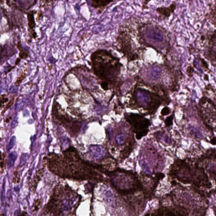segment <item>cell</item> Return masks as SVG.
Returning a JSON list of instances; mask_svg holds the SVG:
<instances>
[{
	"label": "cell",
	"mask_w": 216,
	"mask_h": 216,
	"mask_svg": "<svg viewBox=\"0 0 216 216\" xmlns=\"http://www.w3.org/2000/svg\"><path fill=\"white\" fill-rule=\"evenodd\" d=\"M173 115L170 116L166 118L165 121V125L167 127H169L172 126L173 124Z\"/></svg>",
	"instance_id": "14"
},
{
	"label": "cell",
	"mask_w": 216,
	"mask_h": 216,
	"mask_svg": "<svg viewBox=\"0 0 216 216\" xmlns=\"http://www.w3.org/2000/svg\"><path fill=\"white\" fill-rule=\"evenodd\" d=\"M15 96L13 97L12 98V99H11L9 102H8L7 104L6 105V107H5L4 109H3V112H2V113H4L7 110V109L9 108V107L12 106L13 104L14 103V101H15Z\"/></svg>",
	"instance_id": "18"
},
{
	"label": "cell",
	"mask_w": 216,
	"mask_h": 216,
	"mask_svg": "<svg viewBox=\"0 0 216 216\" xmlns=\"http://www.w3.org/2000/svg\"><path fill=\"white\" fill-rule=\"evenodd\" d=\"M53 113L55 119L61 125H63L66 129H68L74 134H77L80 128L78 122L74 120L69 116L61 108L58 103H54Z\"/></svg>",
	"instance_id": "4"
},
{
	"label": "cell",
	"mask_w": 216,
	"mask_h": 216,
	"mask_svg": "<svg viewBox=\"0 0 216 216\" xmlns=\"http://www.w3.org/2000/svg\"><path fill=\"white\" fill-rule=\"evenodd\" d=\"M209 7L216 10V0H214V3L210 4Z\"/></svg>",
	"instance_id": "22"
},
{
	"label": "cell",
	"mask_w": 216,
	"mask_h": 216,
	"mask_svg": "<svg viewBox=\"0 0 216 216\" xmlns=\"http://www.w3.org/2000/svg\"><path fill=\"white\" fill-rule=\"evenodd\" d=\"M15 141H16V138L15 137H12L11 139L8 147H7V149L8 151L10 150L14 147L15 144Z\"/></svg>",
	"instance_id": "15"
},
{
	"label": "cell",
	"mask_w": 216,
	"mask_h": 216,
	"mask_svg": "<svg viewBox=\"0 0 216 216\" xmlns=\"http://www.w3.org/2000/svg\"><path fill=\"white\" fill-rule=\"evenodd\" d=\"M56 1L57 0H39L40 7L44 9H50Z\"/></svg>",
	"instance_id": "9"
},
{
	"label": "cell",
	"mask_w": 216,
	"mask_h": 216,
	"mask_svg": "<svg viewBox=\"0 0 216 216\" xmlns=\"http://www.w3.org/2000/svg\"><path fill=\"white\" fill-rule=\"evenodd\" d=\"M17 155L16 153H11L9 156V166L11 167L13 166L14 163L17 158Z\"/></svg>",
	"instance_id": "13"
},
{
	"label": "cell",
	"mask_w": 216,
	"mask_h": 216,
	"mask_svg": "<svg viewBox=\"0 0 216 216\" xmlns=\"http://www.w3.org/2000/svg\"><path fill=\"white\" fill-rule=\"evenodd\" d=\"M115 139L118 145H123L126 142V137L123 133H120L117 136Z\"/></svg>",
	"instance_id": "12"
},
{
	"label": "cell",
	"mask_w": 216,
	"mask_h": 216,
	"mask_svg": "<svg viewBox=\"0 0 216 216\" xmlns=\"http://www.w3.org/2000/svg\"><path fill=\"white\" fill-rule=\"evenodd\" d=\"M92 151L95 152H93V153L94 156L98 159L102 158L104 155V151L103 148L101 146H94L92 147Z\"/></svg>",
	"instance_id": "10"
},
{
	"label": "cell",
	"mask_w": 216,
	"mask_h": 216,
	"mask_svg": "<svg viewBox=\"0 0 216 216\" xmlns=\"http://www.w3.org/2000/svg\"><path fill=\"white\" fill-rule=\"evenodd\" d=\"M206 18L211 24L216 28V10L209 7V11L206 15Z\"/></svg>",
	"instance_id": "8"
},
{
	"label": "cell",
	"mask_w": 216,
	"mask_h": 216,
	"mask_svg": "<svg viewBox=\"0 0 216 216\" xmlns=\"http://www.w3.org/2000/svg\"><path fill=\"white\" fill-rule=\"evenodd\" d=\"M26 74L25 72H22L21 73V76L17 78V80L15 84L17 85H19L21 84V82L22 81V80H24L25 78V77Z\"/></svg>",
	"instance_id": "17"
},
{
	"label": "cell",
	"mask_w": 216,
	"mask_h": 216,
	"mask_svg": "<svg viewBox=\"0 0 216 216\" xmlns=\"http://www.w3.org/2000/svg\"><path fill=\"white\" fill-rule=\"evenodd\" d=\"M120 51L130 61L137 59L138 55L134 52L135 44L131 35L124 25L120 26L117 37Z\"/></svg>",
	"instance_id": "2"
},
{
	"label": "cell",
	"mask_w": 216,
	"mask_h": 216,
	"mask_svg": "<svg viewBox=\"0 0 216 216\" xmlns=\"http://www.w3.org/2000/svg\"><path fill=\"white\" fill-rule=\"evenodd\" d=\"M177 3L173 2L172 4L167 7H160L157 8L156 11L160 19L165 20L169 18L176 9Z\"/></svg>",
	"instance_id": "5"
},
{
	"label": "cell",
	"mask_w": 216,
	"mask_h": 216,
	"mask_svg": "<svg viewBox=\"0 0 216 216\" xmlns=\"http://www.w3.org/2000/svg\"><path fill=\"white\" fill-rule=\"evenodd\" d=\"M17 48L20 51L19 58L20 59H26L29 57L30 54L28 50L22 49L21 42H19L17 45Z\"/></svg>",
	"instance_id": "11"
},
{
	"label": "cell",
	"mask_w": 216,
	"mask_h": 216,
	"mask_svg": "<svg viewBox=\"0 0 216 216\" xmlns=\"http://www.w3.org/2000/svg\"><path fill=\"white\" fill-rule=\"evenodd\" d=\"M171 112V109L170 108H169L168 107H164L162 110L161 114L163 116H165L168 115L169 114H170Z\"/></svg>",
	"instance_id": "16"
},
{
	"label": "cell",
	"mask_w": 216,
	"mask_h": 216,
	"mask_svg": "<svg viewBox=\"0 0 216 216\" xmlns=\"http://www.w3.org/2000/svg\"><path fill=\"white\" fill-rule=\"evenodd\" d=\"M114 0H90L91 4L93 8L102 11Z\"/></svg>",
	"instance_id": "7"
},
{
	"label": "cell",
	"mask_w": 216,
	"mask_h": 216,
	"mask_svg": "<svg viewBox=\"0 0 216 216\" xmlns=\"http://www.w3.org/2000/svg\"><path fill=\"white\" fill-rule=\"evenodd\" d=\"M41 204H42V201L41 200H36V202L35 203V207H34V209L35 211H37L39 209L41 206Z\"/></svg>",
	"instance_id": "20"
},
{
	"label": "cell",
	"mask_w": 216,
	"mask_h": 216,
	"mask_svg": "<svg viewBox=\"0 0 216 216\" xmlns=\"http://www.w3.org/2000/svg\"><path fill=\"white\" fill-rule=\"evenodd\" d=\"M125 117L131 126L133 131L138 140L148 134L149 127L151 125L148 119L140 114L132 113L125 114Z\"/></svg>",
	"instance_id": "3"
},
{
	"label": "cell",
	"mask_w": 216,
	"mask_h": 216,
	"mask_svg": "<svg viewBox=\"0 0 216 216\" xmlns=\"http://www.w3.org/2000/svg\"><path fill=\"white\" fill-rule=\"evenodd\" d=\"M8 100L9 99L6 95H3L1 96V108L3 107V105L4 106V103L7 102Z\"/></svg>",
	"instance_id": "19"
},
{
	"label": "cell",
	"mask_w": 216,
	"mask_h": 216,
	"mask_svg": "<svg viewBox=\"0 0 216 216\" xmlns=\"http://www.w3.org/2000/svg\"><path fill=\"white\" fill-rule=\"evenodd\" d=\"M92 70L101 80V87L105 90L110 89L117 82L121 64L120 60L107 51L99 49L91 56Z\"/></svg>",
	"instance_id": "1"
},
{
	"label": "cell",
	"mask_w": 216,
	"mask_h": 216,
	"mask_svg": "<svg viewBox=\"0 0 216 216\" xmlns=\"http://www.w3.org/2000/svg\"><path fill=\"white\" fill-rule=\"evenodd\" d=\"M36 11H31L28 13V30L29 36L31 39H36L37 37L35 30L36 23L34 20V15Z\"/></svg>",
	"instance_id": "6"
},
{
	"label": "cell",
	"mask_w": 216,
	"mask_h": 216,
	"mask_svg": "<svg viewBox=\"0 0 216 216\" xmlns=\"http://www.w3.org/2000/svg\"><path fill=\"white\" fill-rule=\"evenodd\" d=\"M193 69L192 67H189L187 68V73L188 74L189 76H192V73L193 72Z\"/></svg>",
	"instance_id": "21"
}]
</instances>
